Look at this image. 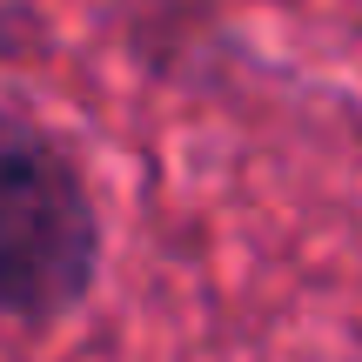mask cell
Instances as JSON below:
<instances>
[{
	"label": "cell",
	"instance_id": "obj_1",
	"mask_svg": "<svg viewBox=\"0 0 362 362\" xmlns=\"http://www.w3.org/2000/svg\"><path fill=\"white\" fill-rule=\"evenodd\" d=\"M101 262L107 228L81 155L40 115L0 101V322L34 336L74 322Z\"/></svg>",
	"mask_w": 362,
	"mask_h": 362
}]
</instances>
